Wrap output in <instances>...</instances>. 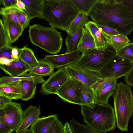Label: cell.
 Listing matches in <instances>:
<instances>
[{"mask_svg": "<svg viewBox=\"0 0 133 133\" xmlns=\"http://www.w3.org/2000/svg\"><path fill=\"white\" fill-rule=\"evenodd\" d=\"M88 16L80 12L72 22L66 31L67 34L73 35L85 26L88 21Z\"/></svg>", "mask_w": 133, "mask_h": 133, "instance_id": "83f0119b", "label": "cell"}, {"mask_svg": "<svg viewBox=\"0 0 133 133\" xmlns=\"http://www.w3.org/2000/svg\"><path fill=\"white\" fill-rule=\"evenodd\" d=\"M17 133H33L32 130L31 129H27L23 131H20Z\"/></svg>", "mask_w": 133, "mask_h": 133, "instance_id": "c3c4849f", "label": "cell"}, {"mask_svg": "<svg viewBox=\"0 0 133 133\" xmlns=\"http://www.w3.org/2000/svg\"><path fill=\"white\" fill-rule=\"evenodd\" d=\"M16 2L9 6L1 7L0 14L2 17H6L21 27L19 21L18 15L20 12L23 10L17 7Z\"/></svg>", "mask_w": 133, "mask_h": 133, "instance_id": "4316f807", "label": "cell"}, {"mask_svg": "<svg viewBox=\"0 0 133 133\" xmlns=\"http://www.w3.org/2000/svg\"><path fill=\"white\" fill-rule=\"evenodd\" d=\"M2 20L11 42L12 43L18 39L24 29L6 17H2Z\"/></svg>", "mask_w": 133, "mask_h": 133, "instance_id": "44dd1931", "label": "cell"}, {"mask_svg": "<svg viewBox=\"0 0 133 133\" xmlns=\"http://www.w3.org/2000/svg\"><path fill=\"white\" fill-rule=\"evenodd\" d=\"M21 81L24 95L21 99L26 101L32 99L35 94L37 84L35 82L30 80H23Z\"/></svg>", "mask_w": 133, "mask_h": 133, "instance_id": "f1b7e54d", "label": "cell"}, {"mask_svg": "<svg viewBox=\"0 0 133 133\" xmlns=\"http://www.w3.org/2000/svg\"><path fill=\"white\" fill-rule=\"evenodd\" d=\"M133 63L117 54L99 72L102 78L117 79L125 76L131 69Z\"/></svg>", "mask_w": 133, "mask_h": 133, "instance_id": "52a82bcc", "label": "cell"}, {"mask_svg": "<svg viewBox=\"0 0 133 133\" xmlns=\"http://www.w3.org/2000/svg\"><path fill=\"white\" fill-rule=\"evenodd\" d=\"M81 106L83 121L89 127L102 133H106L115 129V113L114 109L110 104L94 102Z\"/></svg>", "mask_w": 133, "mask_h": 133, "instance_id": "7a4b0ae2", "label": "cell"}, {"mask_svg": "<svg viewBox=\"0 0 133 133\" xmlns=\"http://www.w3.org/2000/svg\"><path fill=\"white\" fill-rule=\"evenodd\" d=\"M15 0H0L1 3L4 6V7H7L9 6L16 2Z\"/></svg>", "mask_w": 133, "mask_h": 133, "instance_id": "7bdbcfd3", "label": "cell"}, {"mask_svg": "<svg viewBox=\"0 0 133 133\" xmlns=\"http://www.w3.org/2000/svg\"><path fill=\"white\" fill-rule=\"evenodd\" d=\"M80 52L76 49L73 51L54 55H47L44 58L55 68H60L75 63L79 59Z\"/></svg>", "mask_w": 133, "mask_h": 133, "instance_id": "4fadbf2b", "label": "cell"}, {"mask_svg": "<svg viewBox=\"0 0 133 133\" xmlns=\"http://www.w3.org/2000/svg\"><path fill=\"white\" fill-rule=\"evenodd\" d=\"M49 133H64V126L57 118L52 123Z\"/></svg>", "mask_w": 133, "mask_h": 133, "instance_id": "e575fe53", "label": "cell"}, {"mask_svg": "<svg viewBox=\"0 0 133 133\" xmlns=\"http://www.w3.org/2000/svg\"><path fill=\"white\" fill-rule=\"evenodd\" d=\"M0 68L5 74L16 77L26 74L30 69L28 65L20 59L15 60L8 65L0 64Z\"/></svg>", "mask_w": 133, "mask_h": 133, "instance_id": "e0dca14e", "label": "cell"}, {"mask_svg": "<svg viewBox=\"0 0 133 133\" xmlns=\"http://www.w3.org/2000/svg\"><path fill=\"white\" fill-rule=\"evenodd\" d=\"M97 25L101 31L105 34L111 35H117L119 34L117 31L109 27Z\"/></svg>", "mask_w": 133, "mask_h": 133, "instance_id": "8d00e7d4", "label": "cell"}, {"mask_svg": "<svg viewBox=\"0 0 133 133\" xmlns=\"http://www.w3.org/2000/svg\"><path fill=\"white\" fill-rule=\"evenodd\" d=\"M13 47L11 46L0 49V58H5L9 59H13L12 54V51Z\"/></svg>", "mask_w": 133, "mask_h": 133, "instance_id": "d590c367", "label": "cell"}, {"mask_svg": "<svg viewBox=\"0 0 133 133\" xmlns=\"http://www.w3.org/2000/svg\"><path fill=\"white\" fill-rule=\"evenodd\" d=\"M12 46L6 30L2 19L0 20V49Z\"/></svg>", "mask_w": 133, "mask_h": 133, "instance_id": "d6a6232c", "label": "cell"}, {"mask_svg": "<svg viewBox=\"0 0 133 133\" xmlns=\"http://www.w3.org/2000/svg\"><path fill=\"white\" fill-rule=\"evenodd\" d=\"M23 95L24 91L21 81L0 84V95L12 100L21 99Z\"/></svg>", "mask_w": 133, "mask_h": 133, "instance_id": "9a60e30c", "label": "cell"}, {"mask_svg": "<svg viewBox=\"0 0 133 133\" xmlns=\"http://www.w3.org/2000/svg\"><path fill=\"white\" fill-rule=\"evenodd\" d=\"M76 48L82 53L90 49L96 48L92 36L85 27L82 28L81 35Z\"/></svg>", "mask_w": 133, "mask_h": 133, "instance_id": "7402d4cb", "label": "cell"}, {"mask_svg": "<svg viewBox=\"0 0 133 133\" xmlns=\"http://www.w3.org/2000/svg\"><path fill=\"white\" fill-rule=\"evenodd\" d=\"M26 80L34 81L37 84L38 83L43 84L45 81L42 77L28 73L19 77L10 76H3L0 78V84H3L11 82Z\"/></svg>", "mask_w": 133, "mask_h": 133, "instance_id": "484cf974", "label": "cell"}, {"mask_svg": "<svg viewBox=\"0 0 133 133\" xmlns=\"http://www.w3.org/2000/svg\"><path fill=\"white\" fill-rule=\"evenodd\" d=\"M57 118L55 114L39 118L31 126L30 129L33 133H49L53 122Z\"/></svg>", "mask_w": 133, "mask_h": 133, "instance_id": "d6986e66", "label": "cell"}, {"mask_svg": "<svg viewBox=\"0 0 133 133\" xmlns=\"http://www.w3.org/2000/svg\"><path fill=\"white\" fill-rule=\"evenodd\" d=\"M24 4L26 10H24L27 16V25L35 17L43 19V11L45 0H21Z\"/></svg>", "mask_w": 133, "mask_h": 133, "instance_id": "5bb4252c", "label": "cell"}, {"mask_svg": "<svg viewBox=\"0 0 133 133\" xmlns=\"http://www.w3.org/2000/svg\"><path fill=\"white\" fill-rule=\"evenodd\" d=\"M102 33L109 45L114 48L117 54L120 50L131 42L127 36L123 34H119L117 35H111Z\"/></svg>", "mask_w": 133, "mask_h": 133, "instance_id": "603a6c76", "label": "cell"}, {"mask_svg": "<svg viewBox=\"0 0 133 133\" xmlns=\"http://www.w3.org/2000/svg\"><path fill=\"white\" fill-rule=\"evenodd\" d=\"M82 28L73 35L67 34L65 39L66 47V53L70 52L75 50L81 38Z\"/></svg>", "mask_w": 133, "mask_h": 133, "instance_id": "4dcf8cb0", "label": "cell"}, {"mask_svg": "<svg viewBox=\"0 0 133 133\" xmlns=\"http://www.w3.org/2000/svg\"><path fill=\"white\" fill-rule=\"evenodd\" d=\"M89 16L97 24L109 27L126 36L133 31V12L121 0H97Z\"/></svg>", "mask_w": 133, "mask_h": 133, "instance_id": "6da1fadb", "label": "cell"}, {"mask_svg": "<svg viewBox=\"0 0 133 133\" xmlns=\"http://www.w3.org/2000/svg\"><path fill=\"white\" fill-rule=\"evenodd\" d=\"M23 113L19 103L11 101L0 109V120L16 131L22 121Z\"/></svg>", "mask_w": 133, "mask_h": 133, "instance_id": "ba28073f", "label": "cell"}, {"mask_svg": "<svg viewBox=\"0 0 133 133\" xmlns=\"http://www.w3.org/2000/svg\"><path fill=\"white\" fill-rule=\"evenodd\" d=\"M71 78L77 87L82 105H88L94 102L95 94L92 88L77 79Z\"/></svg>", "mask_w": 133, "mask_h": 133, "instance_id": "ffe728a7", "label": "cell"}, {"mask_svg": "<svg viewBox=\"0 0 133 133\" xmlns=\"http://www.w3.org/2000/svg\"><path fill=\"white\" fill-rule=\"evenodd\" d=\"M13 131L7 124L0 120V133H12Z\"/></svg>", "mask_w": 133, "mask_h": 133, "instance_id": "ab89813d", "label": "cell"}, {"mask_svg": "<svg viewBox=\"0 0 133 133\" xmlns=\"http://www.w3.org/2000/svg\"><path fill=\"white\" fill-rule=\"evenodd\" d=\"M19 23L22 28L25 29L27 27V16L24 10L20 12L18 15Z\"/></svg>", "mask_w": 133, "mask_h": 133, "instance_id": "74e56055", "label": "cell"}, {"mask_svg": "<svg viewBox=\"0 0 133 133\" xmlns=\"http://www.w3.org/2000/svg\"><path fill=\"white\" fill-rule=\"evenodd\" d=\"M64 67L70 77L77 79L90 87L102 78L98 72L79 68L75 64Z\"/></svg>", "mask_w": 133, "mask_h": 133, "instance_id": "8fae6325", "label": "cell"}, {"mask_svg": "<svg viewBox=\"0 0 133 133\" xmlns=\"http://www.w3.org/2000/svg\"><path fill=\"white\" fill-rule=\"evenodd\" d=\"M18 50L19 59L28 65L30 69L35 68L39 65L38 61L36 58L32 49L24 46L21 48H18Z\"/></svg>", "mask_w": 133, "mask_h": 133, "instance_id": "cb8c5ba5", "label": "cell"}, {"mask_svg": "<svg viewBox=\"0 0 133 133\" xmlns=\"http://www.w3.org/2000/svg\"><path fill=\"white\" fill-rule=\"evenodd\" d=\"M74 5L80 12L89 16L92 9L97 0H71Z\"/></svg>", "mask_w": 133, "mask_h": 133, "instance_id": "f546056e", "label": "cell"}, {"mask_svg": "<svg viewBox=\"0 0 133 133\" xmlns=\"http://www.w3.org/2000/svg\"><path fill=\"white\" fill-rule=\"evenodd\" d=\"M124 81L130 87H133V64L128 73L125 76Z\"/></svg>", "mask_w": 133, "mask_h": 133, "instance_id": "f35d334b", "label": "cell"}, {"mask_svg": "<svg viewBox=\"0 0 133 133\" xmlns=\"http://www.w3.org/2000/svg\"><path fill=\"white\" fill-rule=\"evenodd\" d=\"M122 3L133 12V0H121Z\"/></svg>", "mask_w": 133, "mask_h": 133, "instance_id": "b9f144b4", "label": "cell"}, {"mask_svg": "<svg viewBox=\"0 0 133 133\" xmlns=\"http://www.w3.org/2000/svg\"><path fill=\"white\" fill-rule=\"evenodd\" d=\"M18 48L17 47H14L12 51V57L15 60H18L19 59L18 57Z\"/></svg>", "mask_w": 133, "mask_h": 133, "instance_id": "f6af8a7d", "label": "cell"}, {"mask_svg": "<svg viewBox=\"0 0 133 133\" xmlns=\"http://www.w3.org/2000/svg\"><path fill=\"white\" fill-rule=\"evenodd\" d=\"M41 114L40 106L30 105L24 111L22 121L16 130V133L28 129L39 118Z\"/></svg>", "mask_w": 133, "mask_h": 133, "instance_id": "2e32d148", "label": "cell"}, {"mask_svg": "<svg viewBox=\"0 0 133 133\" xmlns=\"http://www.w3.org/2000/svg\"><path fill=\"white\" fill-rule=\"evenodd\" d=\"M16 4L17 7L19 9L23 10H26L25 5L21 0H16Z\"/></svg>", "mask_w": 133, "mask_h": 133, "instance_id": "bcb514c9", "label": "cell"}, {"mask_svg": "<svg viewBox=\"0 0 133 133\" xmlns=\"http://www.w3.org/2000/svg\"><path fill=\"white\" fill-rule=\"evenodd\" d=\"M63 101L81 105L82 102L75 83L70 77L56 94Z\"/></svg>", "mask_w": 133, "mask_h": 133, "instance_id": "7c38bea8", "label": "cell"}, {"mask_svg": "<svg viewBox=\"0 0 133 133\" xmlns=\"http://www.w3.org/2000/svg\"><path fill=\"white\" fill-rule=\"evenodd\" d=\"M70 124L73 133H102L94 130L87 125L80 123L73 119L70 120Z\"/></svg>", "mask_w": 133, "mask_h": 133, "instance_id": "1f68e13d", "label": "cell"}, {"mask_svg": "<svg viewBox=\"0 0 133 133\" xmlns=\"http://www.w3.org/2000/svg\"><path fill=\"white\" fill-rule=\"evenodd\" d=\"M29 36L31 43L52 54L60 51L63 41L61 33L55 28L34 24L29 26Z\"/></svg>", "mask_w": 133, "mask_h": 133, "instance_id": "5b68a950", "label": "cell"}, {"mask_svg": "<svg viewBox=\"0 0 133 133\" xmlns=\"http://www.w3.org/2000/svg\"><path fill=\"white\" fill-rule=\"evenodd\" d=\"M113 97L117 127L122 131H127L133 114V95L130 86L122 82L117 84Z\"/></svg>", "mask_w": 133, "mask_h": 133, "instance_id": "277c9868", "label": "cell"}, {"mask_svg": "<svg viewBox=\"0 0 133 133\" xmlns=\"http://www.w3.org/2000/svg\"><path fill=\"white\" fill-rule=\"evenodd\" d=\"M117 80L112 78H101L91 87L95 94L94 102L103 104H108L110 97L116 89Z\"/></svg>", "mask_w": 133, "mask_h": 133, "instance_id": "9c48e42d", "label": "cell"}, {"mask_svg": "<svg viewBox=\"0 0 133 133\" xmlns=\"http://www.w3.org/2000/svg\"><path fill=\"white\" fill-rule=\"evenodd\" d=\"M117 54L110 45L105 49H91L82 53L75 64L79 68L99 72Z\"/></svg>", "mask_w": 133, "mask_h": 133, "instance_id": "8992f818", "label": "cell"}, {"mask_svg": "<svg viewBox=\"0 0 133 133\" xmlns=\"http://www.w3.org/2000/svg\"><path fill=\"white\" fill-rule=\"evenodd\" d=\"M38 61L39 65L35 68L30 69L29 73L42 77L50 76L54 72V67L44 58L40 59Z\"/></svg>", "mask_w": 133, "mask_h": 133, "instance_id": "d4e9b609", "label": "cell"}, {"mask_svg": "<svg viewBox=\"0 0 133 133\" xmlns=\"http://www.w3.org/2000/svg\"><path fill=\"white\" fill-rule=\"evenodd\" d=\"M15 60L14 59H9L5 58H0V64L8 65Z\"/></svg>", "mask_w": 133, "mask_h": 133, "instance_id": "ee69618b", "label": "cell"}, {"mask_svg": "<svg viewBox=\"0 0 133 133\" xmlns=\"http://www.w3.org/2000/svg\"><path fill=\"white\" fill-rule=\"evenodd\" d=\"M69 78L64 67L58 68L42 84L40 90V93L44 95L56 94Z\"/></svg>", "mask_w": 133, "mask_h": 133, "instance_id": "30bf717a", "label": "cell"}, {"mask_svg": "<svg viewBox=\"0 0 133 133\" xmlns=\"http://www.w3.org/2000/svg\"><path fill=\"white\" fill-rule=\"evenodd\" d=\"M11 101L7 97L0 95V109H3L6 104Z\"/></svg>", "mask_w": 133, "mask_h": 133, "instance_id": "60d3db41", "label": "cell"}, {"mask_svg": "<svg viewBox=\"0 0 133 133\" xmlns=\"http://www.w3.org/2000/svg\"><path fill=\"white\" fill-rule=\"evenodd\" d=\"M85 27L90 32L95 41L96 49H105L109 45L98 25L92 21H88Z\"/></svg>", "mask_w": 133, "mask_h": 133, "instance_id": "ac0fdd59", "label": "cell"}, {"mask_svg": "<svg viewBox=\"0 0 133 133\" xmlns=\"http://www.w3.org/2000/svg\"><path fill=\"white\" fill-rule=\"evenodd\" d=\"M117 54L133 63V42H130L120 50Z\"/></svg>", "mask_w": 133, "mask_h": 133, "instance_id": "836d02e7", "label": "cell"}, {"mask_svg": "<svg viewBox=\"0 0 133 133\" xmlns=\"http://www.w3.org/2000/svg\"><path fill=\"white\" fill-rule=\"evenodd\" d=\"M79 12L71 0H45L43 17L51 27L66 31Z\"/></svg>", "mask_w": 133, "mask_h": 133, "instance_id": "3957f363", "label": "cell"}, {"mask_svg": "<svg viewBox=\"0 0 133 133\" xmlns=\"http://www.w3.org/2000/svg\"><path fill=\"white\" fill-rule=\"evenodd\" d=\"M64 133H73L70 124L68 122H66L64 125Z\"/></svg>", "mask_w": 133, "mask_h": 133, "instance_id": "7dc6e473", "label": "cell"}]
</instances>
